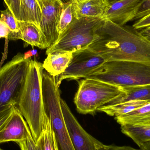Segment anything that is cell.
<instances>
[{"label": "cell", "mask_w": 150, "mask_h": 150, "mask_svg": "<svg viewBox=\"0 0 150 150\" xmlns=\"http://www.w3.org/2000/svg\"><path fill=\"white\" fill-rule=\"evenodd\" d=\"M38 55V51L36 49H33L26 52L24 54V59H30L31 57L33 56H37Z\"/></svg>", "instance_id": "cell-31"}, {"label": "cell", "mask_w": 150, "mask_h": 150, "mask_svg": "<svg viewBox=\"0 0 150 150\" xmlns=\"http://www.w3.org/2000/svg\"><path fill=\"white\" fill-rule=\"evenodd\" d=\"M0 150H4L2 149L1 148V147H0Z\"/></svg>", "instance_id": "cell-36"}, {"label": "cell", "mask_w": 150, "mask_h": 150, "mask_svg": "<svg viewBox=\"0 0 150 150\" xmlns=\"http://www.w3.org/2000/svg\"><path fill=\"white\" fill-rule=\"evenodd\" d=\"M0 20L6 24L9 30V34L8 37V40H21L22 36L18 21L8 7L4 10L0 11Z\"/></svg>", "instance_id": "cell-22"}, {"label": "cell", "mask_w": 150, "mask_h": 150, "mask_svg": "<svg viewBox=\"0 0 150 150\" xmlns=\"http://www.w3.org/2000/svg\"><path fill=\"white\" fill-rule=\"evenodd\" d=\"M124 93L122 87L93 79L85 78L79 83L74 102L79 112L93 115L98 108Z\"/></svg>", "instance_id": "cell-6"}, {"label": "cell", "mask_w": 150, "mask_h": 150, "mask_svg": "<svg viewBox=\"0 0 150 150\" xmlns=\"http://www.w3.org/2000/svg\"><path fill=\"white\" fill-rule=\"evenodd\" d=\"M122 88L124 93L110 101L106 105H117L133 100L150 101V84Z\"/></svg>", "instance_id": "cell-16"}, {"label": "cell", "mask_w": 150, "mask_h": 150, "mask_svg": "<svg viewBox=\"0 0 150 150\" xmlns=\"http://www.w3.org/2000/svg\"><path fill=\"white\" fill-rule=\"evenodd\" d=\"M142 150H150V143L144 144L140 147Z\"/></svg>", "instance_id": "cell-33"}, {"label": "cell", "mask_w": 150, "mask_h": 150, "mask_svg": "<svg viewBox=\"0 0 150 150\" xmlns=\"http://www.w3.org/2000/svg\"><path fill=\"white\" fill-rule=\"evenodd\" d=\"M120 1V0H107L108 2L109 3V4L112 3L114 2L117 1Z\"/></svg>", "instance_id": "cell-34"}, {"label": "cell", "mask_w": 150, "mask_h": 150, "mask_svg": "<svg viewBox=\"0 0 150 150\" xmlns=\"http://www.w3.org/2000/svg\"><path fill=\"white\" fill-rule=\"evenodd\" d=\"M149 103H150V101L146 100H130L117 105H105L98 108L97 111L105 112L109 116L118 117L130 112Z\"/></svg>", "instance_id": "cell-18"}, {"label": "cell", "mask_w": 150, "mask_h": 150, "mask_svg": "<svg viewBox=\"0 0 150 150\" xmlns=\"http://www.w3.org/2000/svg\"><path fill=\"white\" fill-rule=\"evenodd\" d=\"M150 26V12L134 23L133 26L137 30H142Z\"/></svg>", "instance_id": "cell-27"}, {"label": "cell", "mask_w": 150, "mask_h": 150, "mask_svg": "<svg viewBox=\"0 0 150 150\" xmlns=\"http://www.w3.org/2000/svg\"><path fill=\"white\" fill-rule=\"evenodd\" d=\"M59 87L54 77L45 71L42 75V91L45 112L50 119L59 150H75L64 120Z\"/></svg>", "instance_id": "cell-4"}, {"label": "cell", "mask_w": 150, "mask_h": 150, "mask_svg": "<svg viewBox=\"0 0 150 150\" xmlns=\"http://www.w3.org/2000/svg\"><path fill=\"white\" fill-rule=\"evenodd\" d=\"M103 150H142L136 149L129 146H118L114 145H105Z\"/></svg>", "instance_id": "cell-30"}, {"label": "cell", "mask_w": 150, "mask_h": 150, "mask_svg": "<svg viewBox=\"0 0 150 150\" xmlns=\"http://www.w3.org/2000/svg\"><path fill=\"white\" fill-rule=\"evenodd\" d=\"M106 62L103 57L88 48L74 53L66 70L54 77L56 84L59 87L64 79L86 78Z\"/></svg>", "instance_id": "cell-8"}, {"label": "cell", "mask_w": 150, "mask_h": 150, "mask_svg": "<svg viewBox=\"0 0 150 150\" xmlns=\"http://www.w3.org/2000/svg\"><path fill=\"white\" fill-rule=\"evenodd\" d=\"M61 104L64 120L75 150H103L105 144L85 130L62 98Z\"/></svg>", "instance_id": "cell-10"}, {"label": "cell", "mask_w": 150, "mask_h": 150, "mask_svg": "<svg viewBox=\"0 0 150 150\" xmlns=\"http://www.w3.org/2000/svg\"><path fill=\"white\" fill-rule=\"evenodd\" d=\"M42 64L30 60L27 74L16 107L30 127L35 142L44 128L46 115L42 91Z\"/></svg>", "instance_id": "cell-2"}, {"label": "cell", "mask_w": 150, "mask_h": 150, "mask_svg": "<svg viewBox=\"0 0 150 150\" xmlns=\"http://www.w3.org/2000/svg\"><path fill=\"white\" fill-rule=\"evenodd\" d=\"M150 12V0H144L139 7L134 20L139 19Z\"/></svg>", "instance_id": "cell-26"}, {"label": "cell", "mask_w": 150, "mask_h": 150, "mask_svg": "<svg viewBox=\"0 0 150 150\" xmlns=\"http://www.w3.org/2000/svg\"><path fill=\"white\" fill-rule=\"evenodd\" d=\"M88 49L107 62L128 61L150 67V40L133 26L105 19Z\"/></svg>", "instance_id": "cell-1"}, {"label": "cell", "mask_w": 150, "mask_h": 150, "mask_svg": "<svg viewBox=\"0 0 150 150\" xmlns=\"http://www.w3.org/2000/svg\"><path fill=\"white\" fill-rule=\"evenodd\" d=\"M76 19L84 17H102L109 6L107 0H74Z\"/></svg>", "instance_id": "cell-13"}, {"label": "cell", "mask_w": 150, "mask_h": 150, "mask_svg": "<svg viewBox=\"0 0 150 150\" xmlns=\"http://www.w3.org/2000/svg\"><path fill=\"white\" fill-rule=\"evenodd\" d=\"M105 19L102 17H84L75 19L53 46L47 49L46 54L56 50L74 53L88 48L97 35V31Z\"/></svg>", "instance_id": "cell-7"}, {"label": "cell", "mask_w": 150, "mask_h": 150, "mask_svg": "<svg viewBox=\"0 0 150 150\" xmlns=\"http://www.w3.org/2000/svg\"><path fill=\"white\" fill-rule=\"evenodd\" d=\"M15 107H12L8 109L0 112V130L4 127L9 120Z\"/></svg>", "instance_id": "cell-28"}, {"label": "cell", "mask_w": 150, "mask_h": 150, "mask_svg": "<svg viewBox=\"0 0 150 150\" xmlns=\"http://www.w3.org/2000/svg\"><path fill=\"white\" fill-rule=\"evenodd\" d=\"M9 33V30L6 24L0 20V39L4 38L8 40Z\"/></svg>", "instance_id": "cell-29"}, {"label": "cell", "mask_w": 150, "mask_h": 150, "mask_svg": "<svg viewBox=\"0 0 150 150\" xmlns=\"http://www.w3.org/2000/svg\"><path fill=\"white\" fill-rule=\"evenodd\" d=\"M86 78L121 87L150 84V67L132 62H106Z\"/></svg>", "instance_id": "cell-3"}, {"label": "cell", "mask_w": 150, "mask_h": 150, "mask_svg": "<svg viewBox=\"0 0 150 150\" xmlns=\"http://www.w3.org/2000/svg\"><path fill=\"white\" fill-rule=\"evenodd\" d=\"M16 143L19 145L21 150H38L32 136L30 137L26 140Z\"/></svg>", "instance_id": "cell-25"}, {"label": "cell", "mask_w": 150, "mask_h": 150, "mask_svg": "<svg viewBox=\"0 0 150 150\" xmlns=\"http://www.w3.org/2000/svg\"><path fill=\"white\" fill-rule=\"evenodd\" d=\"M18 25L22 39L26 45H30L41 49H47L48 46L39 28L33 23L18 21Z\"/></svg>", "instance_id": "cell-15"}, {"label": "cell", "mask_w": 150, "mask_h": 150, "mask_svg": "<svg viewBox=\"0 0 150 150\" xmlns=\"http://www.w3.org/2000/svg\"><path fill=\"white\" fill-rule=\"evenodd\" d=\"M74 1V0H68V1Z\"/></svg>", "instance_id": "cell-37"}, {"label": "cell", "mask_w": 150, "mask_h": 150, "mask_svg": "<svg viewBox=\"0 0 150 150\" xmlns=\"http://www.w3.org/2000/svg\"><path fill=\"white\" fill-rule=\"evenodd\" d=\"M36 144L38 150H59L51 121L47 115L43 131Z\"/></svg>", "instance_id": "cell-20"}, {"label": "cell", "mask_w": 150, "mask_h": 150, "mask_svg": "<svg viewBox=\"0 0 150 150\" xmlns=\"http://www.w3.org/2000/svg\"><path fill=\"white\" fill-rule=\"evenodd\" d=\"M121 126L150 125V103L121 116L115 117Z\"/></svg>", "instance_id": "cell-17"}, {"label": "cell", "mask_w": 150, "mask_h": 150, "mask_svg": "<svg viewBox=\"0 0 150 150\" xmlns=\"http://www.w3.org/2000/svg\"><path fill=\"white\" fill-rule=\"evenodd\" d=\"M71 52L56 50L47 54L42 64L43 69L51 76L56 77L63 73L73 59Z\"/></svg>", "instance_id": "cell-14"}, {"label": "cell", "mask_w": 150, "mask_h": 150, "mask_svg": "<svg viewBox=\"0 0 150 150\" xmlns=\"http://www.w3.org/2000/svg\"><path fill=\"white\" fill-rule=\"evenodd\" d=\"M144 0H120L109 4L103 17L119 25L134 20L137 12Z\"/></svg>", "instance_id": "cell-12"}, {"label": "cell", "mask_w": 150, "mask_h": 150, "mask_svg": "<svg viewBox=\"0 0 150 150\" xmlns=\"http://www.w3.org/2000/svg\"><path fill=\"white\" fill-rule=\"evenodd\" d=\"M7 7L13 13L18 21H21L20 0H4Z\"/></svg>", "instance_id": "cell-24"}, {"label": "cell", "mask_w": 150, "mask_h": 150, "mask_svg": "<svg viewBox=\"0 0 150 150\" xmlns=\"http://www.w3.org/2000/svg\"><path fill=\"white\" fill-rule=\"evenodd\" d=\"M31 136L32 135L27 122L18 109L15 107L9 120L0 130V143L21 142Z\"/></svg>", "instance_id": "cell-11"}, {"label": "cell", "mask_w": 150, "mask_h": 150, "mask_svg": "<svg viewBox=\"0 0 150 150\" xmlns=\"http://www.w3.org/2000/svg\"><path fill=\"white\" fill-rule=\"evenodd\" d=\"M75 19L72 1L64 3L58 25L59 38L67 30Z\"/></svg>", "instance_id": "cell-23"}, {"label": "cell", "mask_w": 150, "mask_h": 150, "mask_svg": "<svg viewBox=\"0 0 150 150\" xmlns=\"http://www.w3.org/2000/svg\"><path fill=\"white\" fill-rule=\"evenodd\" d=\"M140 31L144 37L150 35V26L144 28V29H142Z\"/></svg>", "instance_id": "cell-32"}, {"label": "cell", "mask_w": 150, "mask_h": 150, "mask_svg": "<svg viewBox=\"0 0 150 150\" xmlns=\"http://www.w3.org/2000/svg\"><path fill=\"white\" fill-rule=\"evenodd\" d=\"M37 1L41 11L40 30L49 48L59 40L58 25L64 2L62 0Z\"/></svg>", "instance_id": "cell-9"}, {"label": "cell", "mask_w": 150, "mask_h": 150, "mask_svg": "<svg viewBox=\"0 0 150 150\" xmlns=\"http://www.w3.org/2000/svg\"><path fill=\"white\" fill-rule=\"evenodd\" d=\"M30 60L18 53L0 68V112L17 105Z\"/></svg>", "instance_id": "cell-5"}, {"label": "cell", "mask_w": 150, "mask_h": 150, "mask_svg": "<svg viewBox=\"0 0 150 150\" xmlns=\"http://www.w3.org/2000/svg\"><path fill=\"white\" fill-rule=\"evenodd\" d=\"M145 37V38H148V39L149 40H150V35H149V36H146V37Z\"/></svg>", "instance_id": "cell-35"}, {"label": "cell", "mask_w": 150, "mask_h": 150, "mask_svg": "<svg viewBox=\"0 0 150 150\" xmlns=\"http://www.w3.org/2000/svg\"><path fill=\"white\" fill-rule=\"evenodd\" d=\"M121 129L124 134L130 137L139 147L150 143L149 125H124L121 126Z\"/></svg>", "instance_id": "cell-19"}, {"label": "cell", "mask_w": 150, "mask_h": 150, "mask_svg": "<svg viewBox=\"0 0 150 150\" xmlns=\"http://www.w3.org/2000/svg\"><path fill=\"white\" fill-rule=\"evenodd\" d=\"M21 21L31 22L40 29L41 11L37 0H20Z\"/></svg>", "instance_id": "cell-21"}]
</instances>
